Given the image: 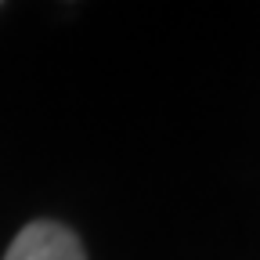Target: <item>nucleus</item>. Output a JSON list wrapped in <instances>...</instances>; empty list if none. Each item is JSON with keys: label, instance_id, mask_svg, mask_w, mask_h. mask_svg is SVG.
<instances>
[{"label": "nucleus", "instance_id": "nucleus-1", "mask_svg": "<svg viewBox=\"0 0 260 260\" xmlns=\"http://www.w3.org/2000/svg\"><path fill=\"white\" fill-rule=\"evenodd\" d=\"M4 260H87L73 228L58 220H32L15 235Z\"/></svg>", "mask_w": 260, "mask_h": 260}]
</instances>
